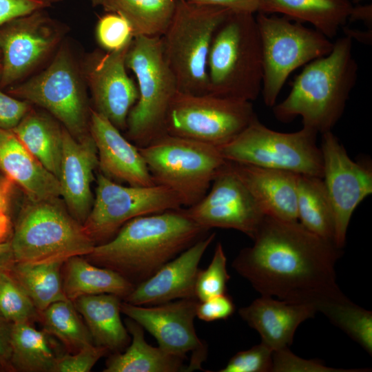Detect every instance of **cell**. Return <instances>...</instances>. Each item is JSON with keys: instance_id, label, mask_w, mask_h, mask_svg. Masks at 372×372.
Returning <instances> with one entry per match:
<instances>
[{"instance_id": "7402d4cb", "label": "cell", "mask_w": 372, "mask_h": 372, "mask_svg": "<svg viewBox=\"0 0 372 372\" xmlns=\"http://www.w3.org/2000/svg\"><path fill=\"white\" fill-rule=\"evenodd\" d=\"M229 162L265 216L282 220H298L297 181L299 174Z\"/></svg>"}, {"instance_id": "f1b7e54d", "label": "cell", "mask_w": 372, "mask_h": 372, "mask_svg": "<svg viewBox=\"0 0 372 372\" xmlns=\"http://www.w3.org/2000/svg\"><path fill=\"white\" fill-rule=\"evenodd\" d=\"M12 130L28 152L59 178L63 130L48 117L29 112Z\"/></svg>"}, {"instance_id": "4dcf8cb0", "label": "cell", "mask_w": 372, "mask_h": 372, "mask_svg": "<svg viewBox=\"0 0 372 372\" xmlns=\"http://www.w3.org/2000/svg\"><path fill=\"white\" fill-rule=\"evenodd\" d=\"M63 263H26L12 260L8 270L39 313L54 302L68 299L61 276Z\"/></svg>"}, {"instance_id": "5bb4252c", "label": "cell", "mask_w": 372, "mask_h": 372, "mask_svg": "<svg viewBox=\"0 0 372 372\" xmlns=\"http://www.w3.org/2000/svg\"><path fill=\"white\" fill-rule=\"evenodd\" d=\"M322 180L334 220V243L342 249L351 216L358 205L372 193V172L353 161L331 131L322 134Z\"/></svg>"}, {"instance_id": "7dc6e473", "label": "cell", "mask_w": 372, "mask_h": 372, "mask_svg": "<svg viewBox=\"0 0 372 372\" xmlns=\"http://www.w3.org/2000/svg\"><path fill=\"white\" fill-rule=\"evenodd\" d=\"M14 181L4 174H0V209L8 210Z\"/></svg>"}, {"instance_id": "e0dca14e", "label": "cell", "mask_w": 372, "mask_h": 372, "mask_svg": "<svg viewBox=\"0 0 372 372\" xmlns=\"http://www.w3.org/2000/svg\"><path fill=\"white\" fill-rule=\"evenodd\" d=\"M59 34L37 12L0 27V87H11L56 45Z\"/></svg>"}, {"instance_id": "d6986e66", "label": "cell", "mask_w": 372, "mask_h": 372, "mask_svg": "<svg viewBox=\"0 0 372 372\" xmlns=\"http://www.w3.org/2000/svg\"><path fill=\"white\" fill-rule=\"evenodd\" d=\"M215 236L216 234L212 233L203 237L165 264L149 278L136 285L124 298L125 302L152 306L178 299L196 298L198 265Z\"/></svg>"}, {"instance_id": "db71d44e", "label": "cell", "mask_w": 372, "mask_h": 372, "mask_svg": "<svg viewBox=\"0 0 372 372\" xmlns=\"http://www.w3.org/2000/svg\"><path fill=\"white\" fill-rule=\"evenodd\" d=\"M347 1H349L351 2V1H361V0H347Z\"/></svg>"}, {"instance_id": "d590c367", "label": "cell", "mask_w": 372, "mask_h": 372, "mask_svg": "<svg viewBox=\"0 0 372 372\" xmlns=\"http://www.w3.org/2000/svg\"><path fill=\"white\" fill-rule=\"evenodd\" d=\"M9 264L0 269V314L12 323H31L39 318V313L11 276Z\"/></svg>"}, {"instance_id": "7a4b0ae2", "label": "cell", "mask_w": 372, "mask_h": 372, "mask_svg": "<svg viewBox=\"0 0 372 372\" xmlns=\"http://www.w3.org/2000/svg\"><path fill=\"white\" fill-rule=\"evenodd\" d=\"M207 231L187 217L182 208L167 210L129 220L115 237L95 245L87 256L136 286L202 238Z\"/></svg>"}, {"instance_id": "ba28073f", "label": "cell", "mask_w": 372, "mask_h": 372, "mask_svg": "<svg viewBox=\"0 0 372 372\" xmlns=\"http://www.w3.org/2000/svg\"><path fill=\"white\" fill-rule=\"evenodd\" d=\"M138 149L155 183L174 191L187 207L206 195L227 161L218 147L168 134Z\"/></svg>"}, {"instance_id": "816d5d0a", "label": "cell", "mask_w": 372, "mask_h": 372, "mask_svg": "<svg viewBox=\"0 0 372 372\" xmlns=\"http://www.w3.org/2000/svg\"><path fill=\"white\" fill-rule=\"evenodd\" d=\"M12 260L10 242H0V269Z\"/></svg>"}, {"instance_id": "277c9868", "label": "cell", "mask_w": 372, "mask_h": 372, "mask_svg": "<svg viewBox=\"0 0 372 372\" xmlns=\"http://www.w3.org/2000/svg\"><path fill=\"white\" fill-rule=\"evenodd\" d=\"M207 69L209 94L251 102L258 97L262 59L254 14L227 15L213 36Z\"/></svg>"}, {"instance_id": "7bdbcfd3", "label": "cell", "mask_w": 372, "mask_h": 372, "mask_svg": "<svg viewBox=\"0 0 372 372\" xmlns=\"http://www.w3.org/2000/svg\"><path fill=\"white\" fill-rule=\"evenodd\" d=\"M0 87V128L13 130L30 112V105L25 101L20 100Z\"/></svg>"}, {"instance_id": "8fae6325", "label": "cell", "mask_w": 372, "mask_h": 372, "mask_svg": "<svg viewBox=\"0 0 372 372\" xmlns=\"http://www.w3.org/2000/svg\"><path fill=\"white\" fill-rule=\"evenodd\" d=\"M256 118L251 101L178 91L167 111L165 133L220 147Z\"/></svg>"}, {"instance_id": "9f6ffc18", "label": "cell", "mask_w": 372, "mask_h": 372, "mask_svg": "<svg viewBox=\"0 0 372 372\" xmlns=\"http://www.w3.org/2000/svg\"><path fill=\"white\" fill-rule=\"evenodd\" d=\"M0 57H1V54H0Z\"/></svg>"}, {"instance_id": "60d3db41", "label": "cell", "mask_w": 372, "mask_h": 372, "mask_svg": "<svg viewBox=\"0 0 372 372\" xmlns=\"http://www.w3.org/2000/svg\"><path fill=\"white\" fill-rule=\"evenodd\" d=\"M271 371L274 372H347L364 371V370H341L327 367L316 360H304L292 353L289 348L273 351Z\"/></svg>"}, {"instance_id": "f35d334b", "label": "cell", "mask_w": 372, "mask_h": 372, "mask_svg": "<svg viewBox=\"0 0 372 372\" xmlns=\"http://www.w3.org/2000/svg\"><path fill=\"white\" fill-rule=\"evenodd\" d=\"M273 351L261 342L249 349L236 353L220 372L271 371Z\"/></svg>"}, {"instance_id": "52a82bcc", "label": "cell", "mask_w": 372, "mask_h": 372, "mask_svg": "<svg viewBox=\"0 0 372 372\" xmlns=\"http://www.w3.org/2000/svg\"><path fill=\"white\" fill-rule=\"evenodd\" d=\"M125 63L136 77L138 91L127 116V135L143 147L166 134V116L178 84L164 58L161 37H135Z\"/></svg>"}, {"instance_id": "b9f144b4", "label": "cell", "mask_w": 372, "mask_h": 372, "mask_svg": "<svg viewBox=\"0 0 372 372\" xmlns=\"http://www.w3.org/2000/svg\"><path fill=\"white\" fill-rule=\"evenodd\" d=\"M234 311L232 298L225 293L199 301L196 307V317L205 322L226 320Z\"/></svg>"}, {"instance_id": "6da1fadb", "label": "cell", "mask_w": 372, "mask_h": 372, "mask_svg": "<svg viewBox=\"0 0 372 372\" xmlns=\"http://www.w3.org/2000/svg\"><path fill=\"white\" fill-rule=\"evenodd\" d=\"M254 245L240 251L232 267L261 296L311 305L317 311L348 299L336 282L340 249L298 220L265 216Z\"/></svg>"}, {"instance_id": "1f68e13d", "label": "cell", "mask_w": 372, "mask_h": 372, "mask_svg": "<svg viewBox=\"0 0 372 372\" xmlns=\"http://www.w3.org/2000/svg\"><path fill=\"white\" fill-rule=\"evenodd\" d=\"M176 0H99L110 12L123 17L134 37H161L173 16Z\"/></svg>"}, {"instance_id": "f6af8a7d", "label": "cell", "mask_w": 372, "mask_h": 372, "mask_svg": "<svg viewBox=\"0 0 372 372\" xmlns=\"http://www.w3.org/2000/svg\"><path fill=\"white\" fill-rule=\"evenodd\" d=\"M189 2L219 6L235 12L255 14L260 11L262 0H187Z\"/></svg>"}, {"instance_id": "9c48e42d", "label": "cell", "mask_w": 372, "mask_h": 372, "mask_svg": "<svg viewBox=\"0 0 372 372\" xmlns=\"http://www.w3.org/2000/svg\"><path fill=\"white\" fill-rule=\"evenodd\" d=\"M317 135L305 127L295 132H277L256 118L235 138L218 147L227 161L322 178Z\"/></svg>"}, {"instance_id": "603a6c76", "label": "cell", "mask_w": 372, "mask_h": 372, "mask_svg": "<svg viewBox=\"0 0 372 372\" xmlns=\"http://www.w3.org/2000/svg\"><path fill=\"white\" fill-rule=\"evenodd\" d=\"M317 312L311 305L295 304L261 296L240 308V316L260 335L273 351L289 348L298 327Z\"/></svg>"}, {"instance_id": "bcb514c9", "label": "cell", "mask_w": 372, "mask_h": 372, "mask_svg": "<svg viewBox=\"0 0 372 372\" xmlns=\"http://www.w3.org/2000/svg\"><path fill=\"white\" fill-rule=\"evenodd\" d=\"M12 323L0 314V364H10V333Z\"/></svg>"}, {"instance_id": "9a60e30c", "label": "cell", "mask_w": 372, "mask_h": 372, "mask_svg": "<svg viewBox=\"0 0 372 372\" xmlns=\"http://www.w3.org/2000/svg\"><path fill=\"white\" fill-rule=\"evenodd\" d=\"M202 228L233 229L254 238L265 215L229 161L214 178L206 195L182 209Z\"/></svg>"}, {"instance_id": "7c38bea8", "label": "cell", "mask_w": 372, "mask_h": 372, "mask_svg": "<svg viewBox=\"0 0 372 372\" xmlns=\"http://www.w3.org/2000/svg\"><path fill=\"white\" fill-rule=\"evenodd\" d=\"M181 207L177 194L164 185L123 186L99 174L96 196L83 226L95 242L110 238L133 218Z\"/></svg>"}, {"instance_id": "484cf974", "label": "cell", "mask_w": 372, "mask_h": 372, "mask_svg": "<svg viewBox=\"0 0 372 372\" xmlns=\"http://www.w3.org/2000/svg\"><path fill=\"white\" fill-rule=\"evenodd\" d=\"M352 8L347 0H262L258 12L280 13L296 21L309 23L331 39L345 25Z\"/></svg>"}, {"instance_id": "44dd1931", "label": "cell", "mask_w": 372, "mask_h": 372, "mask_svg": "<svg viewBox=\"0 0 372 372\" xmlns=\"http://www.w3.org/2000/svg\"><path fill=\"white\" fill-rule=\"evenodd\" d=\"M99 166L97 150L90 136L76 138L63 129L62 156L59 181L61 196L70 214L81 224L93 204L91 184Z\"/></svg>"}, {"instance_id": "2e32d148", "label": "cell", "mask_w": 372, "mask_h": 372, "mask_svg": "<svg viewBox=\"0 0 372 372\" xmlns=\"http://www.w3.org/2000/svg\"><path fill=\"white\" fill-rule=\"evenodd\" d=\"M196 298L178 299L152 306L121 303V311L138 323L166 351L185 357L192 355L187 371L201 369L207 347L198 337L194 321L196 317Z\"/></svg>"}, {"instance_id": "f546056e", "label": "cell", "mask_w": 372, "mask_h": 372, "mask_svg": "<svg viewBox=\"0 0 372 372\" xmlns=\"http://www.w3.org/2000/svg\"><path fill=\"white\" fill-rule=\"evenodd\" d=\"M297 215L304 228L334 243L333 214L322 178L298 175Z\"/></svg>"}, {"instance_id": "4316f807", "label": "cell", "mask_w": 372, "mask_h": 372, "mask_svg": "<svg viewBox=\"0 0 372 372\" xmlns=\"http://www.w3.org/2000/svg\"><path fill=\"white\" fill-rule=\"evenodd\" d=\"M125 323L132 335L131 344L123 353H116L107 360L104 372L186 371L183 362L187 358L149 345L138 323L130 318Z\"/></svg>"}, {"instance_id": "e575fe53", "label": "cell", "mask_w": 372, "mask_h": 372, "mask_svg": "<svg viewBox=\"0 0 372 372\" xmlns=\"http://www.w3.org/2000/svg\"><path fill=\"white\" fill-rule=\"evenodd\" d=\"M320 312L357 342L369 353H372V313L354 304L349 298L324 307Z\"/></svg>"}, {"instance_id": "83f0119b", "label": "cell", "mask_w": 372, "mask_h": 372, "mask_svg": "<svg viewBox=\"0 0 372 372\" xmlns=\"http://www.w3.org/2000/svg\"><path fill=\"white\" fill-rule=\"evenodd\" d=\"M63 287L68 299L88 295L111 293L125 298L135 285L115 271L93 265L83 256L64 262Z\"/></svg>"}, {"instance_id": "836d02e7", "label": "cell", "mask_w": 372, "mask_h": 372, "mask_svg": "<svg viewBox=\"0 0 372 372\" xmlns=\"http://www.w3.org/2000/svg\"><path fill=\"white\" fill-rule=\"evenodd\" d=\"M45 331L60 340L68 349L79 351L92 344L90 331L81 320L72 301H57L39 312Z\"/></svg>"}, {"instance_id": "681fc988", "label": "cell", "mask_w": 372, "mask_h": 372, "mask_svg": "<svg viewBox=\"0 0 372 372\" xmlns=\"http://www.w3.org/2000/svg\"><path fill=\"white\" fill-rule=\"evenodd\" d=\"M344 31L345 32V36L350 37L352 40L353 39H355L367 44H369V43L371 42V30H368L366 32H362L360 30H354L353 29L344 28Z\"/></svg>"}, {"instance_id": "8992f818", "label": "cell", "mask_w": 372, "mask_h": 372, "mask_svg": "<svg viewBox=\"0 0 372 372\" xmlns=\"http://www.w3.org/2000/svg\"><path fill=\"white\" fill-rule=\"evenodd\" d=\"M10 245L15 262L48 263L87 256L95 244L56 200H30L19 214Z\"/></svg>"}, {"instance_id": "cb8c5ba5", "label": "cell", "mask_w": 372, "mask_h": 372, "mask_svg": "<svg viewBox=\"0 0 372 372\" xmlns=\"http://www.w3.org/2000/svg\"><path fill=\"white\" fill-rule=\"evenodd\" d=\"M0 171L18 184L31 200H56L59 181L25 147L14 132L0 128Z\"/></svg>"}, {"instance_id": "30bf717a", "label": "cell", "mask_w": 372, "mask_h": 372, "mask_svg": "<svg viewBox=\"0 0 372 372\" xmlns=\"http://www.w3.org/2000/svg\"><path fill=\"white\" fill-rule=\"evenodd\" d=\"M256 20L262 59L261 93L265 104L273 107L290 74L328 54L333 42L317 30L285 16L258 12Z\"/></svg>"}, {"instance_id": "4fadbf2b", "label": "cell", "mask_w": 372, "mask_h": 372, "mask_svg": "<svg viewBox=\"0 0 372 372\" xmlns=\"http://www.w3.org/2000/svg\"><path fill=\"white\" fill-rule=\"evenodd\" d=\"M8 93L50 112L77 138L84 136L86 110L78 74L69 53L61 50L48 67Z\"/></svg>"}, {"instance_id": "11a10c76", "label": "cell", "mask_w": 372, "mask_h": 372, "mask_svg": "<svg viewBox=\"0 0 372 372\" xmlns=\"http://www.w3.org/2000/svg\"><path fill=\"white\" fill-rule=\"evenodd\" d=\"M95 3H99V0H93Z\"/></svg>"}, {"instance_id": "3957f363", "label": "cell", "mask_w": 372, "mask_h": 372, "mask_svg": "<svg viewBox=\"0 0 372 372\" xmlns=\"http://www.w3.org/2000/svg\"><path fill=\"white\" fill-rule=\"evenodd\" d=\"M358 71L353 40L338 39L328 54L305 65L287 96L273 107L275 117L287 123L300 116L302 127L318 134L331 131L342 116Z\"/></svg>"}, {"instance_id": "d6a6232c", "label": "cell", "mask_w": 372, "mask_h": 372, "mask_svg": "<svg viewBox=\"0 0 372 372\" xmlns=\"http://www.w3.org/2000/svg\"><path fill=\"white\" fill-rule=\"evenodd\" d=\"M10 365L25 372H54L57 357L52 349L45 331L30 322L12 323L10 333Z\"/></svg>"}, {"instance_id": "ee69618b", "label": "cell", "mask_w": 372, "mask_h": 372, "mask_svg": "<svg viewBox=\"0 0 372 372\" xmlns=\"http://www.w3.org/2000/svg\"><path fill=\"white\" fill-rule=\"evenodd\" d=\"M47 5L46 0H0V27L13 19L37 12Z\"/></svg>"}, {"instance_id": "74e56055", "label": "cell", "mask_w": 372, "mask_h": 372, "mask_svg": "<svg viewBox=\"0 0 372 372\" xmlns=\"http://www.w3.org/2000/svg\"><path fill=\"white\" fill-rule=\"evenodd\" d=\"M96 34L100 45L107 52L117 51L130 45L134 38L130 23L115 12H110L100 19Z\"/></svg>"}, {"instance_id": "ac0fdd59", "label": "cell", "mask_w": 372, "mask_h": 372, "mask_svg": "<svg viewBox=\"0 0 372 372\" xmlns=\"http://www.w3.org/2000/svg\"><path fill=\"white\" fill-rule=\"evenodd\" d=\"M130 45L97 54L87 72L95 110L118 130L127 127L129 112L138 98V87L126 72L125 59Z\"/></svg>"}, {"instance_id": "c3c4849f", "label": "cell", "mask_w": 372, "mask_h": 372, "mask_svg": "<svg viewBox=\"0 0 372 372\" xmlns=\"http://www.w3.org/2000/svg\"><path fill=\"white\" fill-rule=\"evenodd\" d=\"M348 20L351 21H362L366 24L371 25L372 6L371 4L353 6Z\"/></svg>"}, {"instance_id": "ab89813d", "label": "cell", "mask_w": 372, "mask_h": 372, "mask_svg": "<svg viewBox=\"0 0 372 372\" xmlns=\"http://www.w3.org/2000/svg\"><path fill=\"white\" fill-rule=\"evenodd\" d=\"M108 351L94 343L85 345L74 354L57 357L54 372H88Z\"/></svg>"}, {"instance_id": "f5cc1de1", "label": "cell", "mask_w": 372, "mask_h": 372, "mask_svg": "<svg viewBox=\"0 0 372 372\" xmlns=\"http://www.w3.org/2000/svg\"><path fill=\"white\" fill-rule=\"evenodd\" d=\"M1 60H0V76H1Z\"/></svg>"}, {"instance_id": "ffe728a7", "label": "cell", "mask_w": 372, "mask_h": 372, "mask_svg": "<svg viewBox=\"0 0 372 372\" xmlns=\"http://www.w3.org/2000/svg\"><path fill=\"white\" fill-rule=\"evenodd\" d=\"M90 127L103 175L132 186L156 185L138 147L130 143L105 116L91 110Z\"/></svg>"}, {"instance_id": "d4e9b609", "label": "cell", "mask_w": 372, "mask_h": 372, "mask_svg": "<svg viewBox=\"0 0 372 372\" xmlns=\"http://www.w3.org/2000/svg\"><path fill=\"white\" fill-rule=\"evenodd\" d=\"M83 318L94 344L120 351L130 340L120 313V297L111 293L81 296L72 301Z\"/></svg>"}, {"instance_id": "f907efd6", "label": "cell", "mask_w": 372, "mask_h": 372, "mask_svg": "<svg viewBox=\"0 0 372 372\" xmlns=\"http://www.w3.org/2000/svg\"><path fill=\"white\" fill-rule=\"evenodd\" d=\"M10 229V221L7 211L0 209V242H5Z\"/></svg>"}, {"instance_id": "8d00e7d4", "label": "cell", "mask_w": 372, "mask_h": 372, "mask_svg": "<svg viewBox=\"0 0 372 372\" xmlns=\"http://www.w3.org/2000/svg\"><path fill=\"white\" fill-rule=\"evenodd\" d=\"M230 279L227 269V257L220 242H218L208 267L199 269L195 284L196 298L203 301L223 294Z\"/></svg>"}, {"instance_id": "5b68a950", "label": "cell", "mask_w": 372, "mask_h": 372, "mask_svg": "<svg viewBox=\"0 0 372 372\" xmlns=\"http://www.w3.org/2000/svg\"><path fill=\"white\" fill-rule=\"evenodd\" d=\"M231 11L176 0L175 10L161 37L164 58L181 92L208 93L207 59L215 31Z\"/></svg>"}]
</instances>
